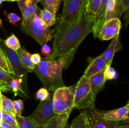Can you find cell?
Wrapping results in <instances>:
<instances>
[{
  "instance_id": "obj_48",
  "label": "cell",
  "mask_w": 129,
  "mask_h": 128,
  "mask_svg": "<svg viewBox=\"0 0 129 128\" xmlns=\"http://www.w3.org/2000/svg\"><path fill=\"white\" fill-rule=\"evenodd\" d=\"M1 25H2V21H1V20L0 19V26H1Z\"/></svg>"
},
{
  "instance_id": "obj_24",
  "label": "cell",
  "mask_w": 129,
  "mask_h": 128,
  "mask_svg": "<svg viewBox=\"0 0 129 128\" xmlns=\"http://www.w3.org/2000/svg\"><path fill=\"white\" fill-rule=\"evenodd\" d=\"M1 109L3 111L6 112L15 114L13 101L11 99L5 96L3 94H1Z\"/></svg>"
},
{
  "instance_id": "obj_1",
  "label": "cell",
  "mask_w": 129,
  "mask_h": 128,
  "mask_svg": "<svg viewBox=\"0 0 129 128\" xmlns=\"http://www.w3.org/2000/svg\"><path fill=\"white\" fill-rule=\"evenodd\" d=\"M96 20V16L86 11L80 20L71 25L58 22L54 29V44L50 55L44 60H55L71 50H76L87 35L93 31Z\"/></svg>"
},
{
  "instance_id": "obj_41",
  "label": "cell",
  "mask_w": 129,
  "mask_h": 128,
  "mask_svg": "<svg viewBox=\"0 0 129 128\" xmlns=\"http://www.w3.org/2000/svg\"><path fill=\"white\" fill-rule=\"evenodd\" d=\"M117 128H129V121H123Z\"/></svg>"
},
{
  "instance_id": "obj_12",
  "label": "cell",
  "mask_w": 129,
  "mask_h": 128,
  "mask_svg": "<svg viewBox=\"0 0 129 128\" xmlns=\"http://www.w3.org/2000/svg\"><path fill=\"white\" fill-rule=\"evenodd\" d=\"M89 64L83 75L86 79L100 72L107 67V63L101 55L93 58H89Z\"/></svg>"
},
{
  "instance_id": "obj_9",
  "label": "cell",
  "mask_w": 129,
  "mask_h": 128,
  "mask_svg": "<svg viewBox=\"0 0 129 128\" xmlns=\"http://www.w3.org/2000/svg\"><path fill=\"white\" fill-rule=\"evenodd\" d=\"M52 97L53 95L50 94L46 100L41 101L35 111L29 116L37 125L44 126L57 115L54 111Z\"/></svg>"
},
{
  "instance_id": "obj_5",
  "label": "cell",
  "mask_w": 129,
  "mask_h": 128,
  "mask_svg": "<svg viewBox=\"0 0 129 128\" xmlns=\"http://www.w3.org/2000/svg\"><path fill=\"white\" fill-rule=\"evenodd\" d=\"M95 97L91 90L88 79L82 76L76 87L74 109L83 112L95 107Z\"/></svg>"
},
{
  "instance_id": "obj_4",
  "label": "cell",
  "mask_w": 129,
  "mask_h": 128,
  "mask_svg": "<svg viewBox=\"0 0 129 128\" xmlns=\"http://www.w3.org/2000/svg\"><path fill=\"white\" fill-rule=\"evenodd\" d=\"M76 87V84L69 87H60L54 92L52 102L55 114H71L74 109Z\"/></svg>"
},
{
  "instance_id": "obj_51",
  "label": "cell",
  "mask_w": 129,
  "mask_h": 128,
  "mask_svg": "<svg viewBox=\"0 0 129 128\" xmlns=\"http://www.w3.org/2000/svg\"><path fill=\"white\" fill-rule=\"evenodd\" d=\"M17 128H18V127H17Z\"/></svg>"
},
{
  "instance_id": "obj_10",
  "label": "cell",
  "mask_w": 129,
  "mask_h": 128,
  "mask_svg": "<svg viewBox=\"0 0 129 128\" xmlns=\"http://www.w3.org/2000/svg\"><path fill=\"white\" fill-rule=\"evenodd\" d=\"M122 27V23L120 19L114 18L105 22L100 32L98 38L102 41H107L119 35Z\"/></svg>"
},
{
  "instance_id": "obj_42",
  "label": "cell",
  "mask_w": 129,
  "mask_h": 128,
  "mask_svg": "<svg viewBox=\"0 0 129 128\" xmlns=\"http://www.w3.org/2000/svg\"><path fill=\"white\" fill-rule=\"evenodd\" d=\"M0 57L3 58H4V59H8L7 56H6L5 52H4L3 50V49H2V48H1V45H0Z\"/></svg>"
},
{
  "instance_id": "obj_26",
  "label": "cell",
  "mask_w": 129,
  "mask_h": 128,
  "mask_svg": "<svg viewBox=\"0 0 129 128\" xmlns=\"http://www.w3.org/2000/svg\"><path fill=\"white\" fill-rule=\"evenodd\" d=\"M117 76H118L117 72L111 66H107V67L105 69L104 77L105 81L117 79Z\"/></svg>"
},
{
  "instance_id": "obj_29",
  "label": "cell",
  "mask_w": 129,
  "mask_h": 128,
  "mask_svg": "<svg viewBox=\"0 0 129 128\" xmlns=\"http://www.w3.org/2000/svg\"><path fill=\"white\" fill-rule=\"evenodd\" d=\"M15 77H16L13 74H8V73L3 71V70H0V81L7 84L8 86L11 80Z\"/></svg>"
},
{
  "instance_id": "obj_37",
  "label": "cell",
  "mask_w": 129,
  "mask_h": 128,
  "mask_svg": "<svg viewBox=\"0 0 129 128\" xmlns=\"http://www.w3.org/2000/svg\"><path fill=\"white\" fill-rule=\"evenodd\" d=\"M0 90L1 92H8L11 91V89H10V87L7 84L0 81Z\"/></svg>"
},
{
  "instance_id": "obj_36",
  "label": "cell",
  "mask_w": 129,
  "mask_h": 128,
  "mask_svg": "<svg viewBox=\"0 0 129 128\" xmlns=\"http://www.w3.org/2000/svg\"><path fill=\"white\" fill-rule=\"evenodd\" d=\"M85 114V113H84ZM82 128H91V125L90 121H89V117L88 115L85 114V117H84V124H83V127Z\"/></svg>"
},
{
  "instance_id": "obj_3",
  "label": "cell",
  "mask_w": 129,
  "mask_h": 128,
  "mask_svg": "<svg viewBox=\"0 0 129 128\" xmlns=\"http://www.w3.org/2000/svg\"><path fill=\"white\" fill-rule=\"evenodd\" d=\"M21 31L34 38L41 46L52 39L54 30H50L44 23L37 13L27 19H23Z\"/></svg>"
},
{
  "instance_id": "obj_28",
  "label": "cell",
  "mask_w": 129,
  "mask_h": 128,
  "mask_svg": "<svg viewBox=\"0 0 129 128\" xmlns=\"http://www.w3.org/2000/svg\"><path fill=\"white\" fill-rule=\"evenodd\" d=\"M84 117L85 114L84 112H81L78 117L75 118L72 122L69 128H82L83 124H84Z\"/></svg>"
},
{
  "instance_id": "obj_46",
  "label": "cell",
  "mask_w": 129,
  "mask_h": 128,
  "mask_svg": "<svg viewBox=\"0 0 129 128\" xmlns=\"http://www.w3.org/2000/svg\"><path fill=\"white\" fill-rule=\"evenodd\" d=\"M91 1L92 0H87V6H88V5H89L91 2Z\"/></svg>"
},
{
  "instance_id": "obj_18",
  "label": "cell",
  "mask_w": 129,
  "mask_h": 128,
  "mask_svg": "<svg viewBox=\"0 0 129 128\" xmlns=\"http://www.w3.org/2000/svg\"><path fill=\"white\" fill-rule=\"evenodd\" d=\"M19 58L20 61L23 65L24 67L26 69L28 72H33L34 69H35L36 65L33 63L31 60V55L30 53L26 51L25 48H20L17 51Z\"/></svg>"
},
{
  "instance_id": "obj_22",
  "label": "cell",
  "mask_w": 129,
  "mask_h": 128,
  "mask_svg": "<svg viewBox=\"0 0 129 128\" xmlns=\"http://www.w3.org/2000/svg\"><path fill=\"white\" fill-rule=\"evenodd\" d=\"M62 0H40V3L45 10L51 12L53 15L56 16Z\"/></svg>"
},
{
  "instance_id": "obj_35",
  "label": "cell",
  "mask_w": 129,
  "mask_h": 128,
  "mask_svg": "<svg viewBox=\"0 0 129 128\" xmlns=\"http://www.w3.org/2000/svg\"><path fill=\"white\" fill-rule=\"evenodd\" d=\"M31 60L33 63L37 65L42 61V58L40 56V54L36 53H34L31 55Z\"/></svg>"
},
{
  "instance_id": "obj_47",
  "label": "cell",
  "mask_w": 129,
  "mask_h": 128,
  "mask_svg": "<svg viewBox=\"0 0 129 128\" xmlns=\"http://www.w3.org/2000/svg\"><path fill=\"white\" fill-rule=\"evenodd\" d=\"M3 1H4V0H0V5H1V4L3 2Z\"/></svg>"
},
{
  "instance_id": "obj_7",
  "label": "cell",
  "mask_w": 129,
  "mask_h": 128,
  "mask_svg": "<svg viewBox=\"0 0 129 128\" xmlns=\"http://www.w3.org/2000/svg\"><path fill=\"white\" fill-rule=\"evenodd\" d=\"M3 50L5 52V55L7 56L8 60L10 62L11 67L12 69L13 74L16 77H19L22 79V90L26 95V98L29 97V91L27 86V75L28 72L26 70L22 65L19 58L17 51H14L8 48L6 45L3 43L0 44Z\"/></svg>"
},
{
  "instance_id": "obj_14",
  "label": "cell",
  "mask_w": 129,
  "mask_h": 128,
  "mask_svg": "<svg viewBox=\"0 0 129 128\" xmlns=\"http://www.w3.org/2000/svg\"><path fill=\"white\" fill-rule=\"evenodd\" d=\"M40 0H18L17 1L23 19H27L35 14L37 11V4Z\"/></svg>"
},
{
  "instance_id": "obj_27",
  "label": "cell",
  "mask_w": 129,
  "mask_h": 128,
  "mask_svg": "<svg viewBox=\"0 0 129 128\" xmlns=\"http://www.w3.org/2000/svg\"><path fill=\"white\" fill-rule=\"evenodd\" d=\"M102 0H92L91 2L88 5L86 10L89 14L96 16L98 8L100 5Z\"/></svg>"
},
{
  "instance_id": "obj_20",
  "label": "cell",
  "mask_w": 129,
  "mask_h": 128,
  "mask_svg": "<svg viewBox=\"0 0 129 128\" xmlns=\"http://www.w3.org/2000/svg\"><path fill=\"white\" fill-rule=\"evenodd\" d=\"M18 128H43L44 126L37 125L29 117L16 115Z\"/></svg>"
},
{
  "instance_id": "obj_21",
  "label": "cell",
  "mask_w": 129,
  "mask_h": 128,
  "mask_svg": "<svg viewBox=\"0 0 129 128\" xmlns=\"http://www.w3.org/2000/svg\"><path fill=\"white\" fill-rule=\"evenodd\" d=\"M22 84L23 80L22 79L19 77H15L11 81L10 84H9L11 91L15 94V96H16L18 94L23 97H26V95L22 90Z\"/></svg>"
},
{
  "instance_id": "obj_19",
  "label": "cell",
  "mask_w": 129,
  "mask_h": 128,
  "mask_svg": "<svg viewBox=\"0 0 129 128\" xmlns=\"http://www.w3.org/2000/svg\"><path fill=\"white\" fill-rule=\"evenodd\" d=\"M37 14L48 28H50L55 24L56 16L53 15L50 11L45 10H41L38 8Z\"/></svg>"
},
{
  "instance_id": "obj_6",
  "label": "cell",
  "mask_w": 129,
  "mask_h": 128,
  "mask_svg": "<svg viewBox=\"0 0 129 128\" xmlns=\"http://www.w3.org/2000/svg\"><path fill=\"white\" fill-rule=\"evenodd\" d=\"M87 8V0H64L62 13L59 22L71 25L80 20Z\"/></svg>"
},
{
  "instance_id": "obj_34",
  "label": "cell",
  "mask_w": 129,
  "mask_h": 128,
  "mask_svg": "<svg viewBox=\"0 0 129 128\" xmlns=\"http://www.w3.org/2000/svg\"><path fill=\"white\" fill-rule=\"evenodd\" d=\"M41 53L44 56H45V57H48L52 53V50L51 48L47 45V44H45L43 46H42V49H41Z\"/></svg>"
},
{
  "instance_id": "obj_8",
  "label": "cell",
  "mask_w": 129,
  "mask_h": 128,
  "mask_svg": "<svg viewBox=\"0 0 129 128\" xmlns=\"http://www.w3.org/2000/svg\"><path fill=\"white\" fill-rule=\"evenodd\" d=\"M84 112L89 116L100 118L110 121H129V105L128 104L125 106L111 110H101L95 107L87 109Z\"/></svg>"
},
{
  "instance_id": "obj_2",
  "label": "cell",
  "mask_w": 129,
  "mask_h": 128,
  "mask_svg": "<svg viewBox=\"0 0 129 128\" xmlns=\"http://www.w3.org/2000/svg\"><path fill=\"white\" fill-rule=\"evenodd\" d=\"M76 50L68 53L55 60H43L35 66L33 72L36 74L40 81L49 91L54 92L60 87L65 86L62 73L64 68L68 69L74 57Z\"/></svg>"
},
{
  "instance_id": "obj_13",
  "label": "cell",
  "mask_w": 129,
  "mask_h": 128,
  "mask_svg": "<svg viewBox=\"0 0 129 128\" xmlns=\"http://www.w3.org/2000/svg\"><path fill=\"white\" fill-rule=\"evenodd\" d=\"M122 48V45L120 40V35L112 39L110 44L108 46L105 51L101 55L107 63V66H111L115 54L118 50Z\"/></svg>"
},
{
  "instance_id": "obj_11",
  "label": "cell",
  "mask_w": 129,
  "mask_h": 128,
  "mask_svg": "<svg viewBox=\"0 0 129 128\" xmlns=\"http://www.w3.org/2000/svg\"><path fill=\"white\" fill-rule=\"evenodd\" d=\"M124 12L122 0H109L106 6L105 23L112 19H120Z\"/></svg>"
},
{
  "instance_id": "obj_23",
  "label": "cell",
  "mask_w": 129,
  "mask_h": 128,
  "mask_svg": "<svg viewBox=\"0 0 129 128\" xmlns=\"http://www.w3.org/2000/svg\"><path fill=\"white\" fill-rule=\"evenodd\" d=\"M3 43L8 48L14 50V51H17L21 48L18 38L14 34H12L11 36L6 38L3 41Z\"/></svg>"
},
{
  "instance_id": "obj_15",
  "label": "cell",
  "mask_w": 129,
  "mask_h": 128,
  "mask_svg": "<svg viewBox=\"0 0 129 128\" xmlns=\"http://www.w3.org/2000/svg\"><path fill=\"white\" fill-rule=\"evenodd\" d=\"M104 71L105 69L88 79L91 90L94 95H96L97 94L105 87L106 81L104 77Z\"/></svg>"
},
{
  "instance_id": "obj_45",
  "label": "cell",
  "mask_w": 129,
  "mask_h": 128,
  "mask_svg": "<svg viewBox=\"0 0 129 128\" xmlns=\"http://www.w3.org/2000/svg\"><path fill=\"white\" fill-rule=\"evenodd\" d=\"M1 94H2V93H1V91L0 90V107L1 108Z\"/></svg>"
},
{
  "instance_id": "obj_40",
  "label": "cell",
  "mask_w": 129,
  "mask_h": 128,
  "mask_svg": "<svg viewBox=\"0 0 129 128\" xmlns=\"http://www.w3.org/2000/svg\"><path fill=\"white\" fill-rule=\"evenodd\" d=\"M123 20L125 21V26H127L129 25V12L124 13Z\"/></svg>"
},
{
  "instance_id": "obj_16",
  "label": "cell",
  "mask_w": 129,
  "mask_h": 128,
  "mask_svg": "<svg viewBox=\"0 0 129 128\" xmlns=\"http://www.w3.org/2000/svg\"><path fill=\"white\" fill-rule=\"evenodd\" d=\"M88 116L90 121L91 128H117L119 125H121L123 122L110 121V120H105L100 119V118L89 116V115H88Z\"/></svg>"
},
{
  "instance_id": "obj_50",
  "label": "cell",
  "mask_w": 129,
  "mask_h": 128,
  "mask_svg": "<svg viewBox=\"0 0 129 128\" xmlns=\"http://www.w3.org/2000/svg\"><path fill=\"white\" fill-rule=\"evenodd\" d=\"M0 109H1V107H0Z\"/></svg>"
},
{
  "instance_id": "obj_44",
  "label": "cell",
  "mask_w": 129,
  "mask_h": 128,
  "mask_svg": "<svg viewBox=\"0 0 129 128\" xmlns=\"http://www.w3.org/2000/svg\"><path fill=\"white\" fill-rule=\"evenodd\" d=\"M18 1V0H4V1H8V2H14V1Z\"/></svg>"
},
{
  "instance_id": "obj_31",
  "label": "cell",
  "mask_w": 129,
  "mask_h": 128,
  "mask_svg": "<svg viewBox=\"0 0 129 128\" xmlns=\"http://www.w3.org/2000/svg\"><path fill=\"white\" fill-rule=\"evenodd\" d=\"M50 94L46 88H40L36 94V99L40 101H44L46 100L50 96Z\"/></svg>"
},
{
  "instance_id": "obj_39",
  "label": "cell",
  "mask_w": 129,
  "mask_h": 128,
  "mask_svg": "<svg viewBox=\"0 0 129 128\" xmlns=\"http://www.w3.org/2000/svg\"><path fill=\"white\" fill-rule=\"evenodd\" d=\"M122 3L125 9L124 13L129 12V0H122Z\"/></svg>"
},
{
  "instance_id": "obj_17",
  "label": "cell",
  "mask_w": 129,
  "mask_h": 128,
  "mask_svg": "<svg viewBox=\"0 0 129 128\" xmlns=\"http://www.w3.org/2000/svg\"><path fill=\"white\" fill-rule=\"evenodd\" d=\"M70 114H57L43 128H66Z\"/></svg>"
},
{
  "instance_id": "obj_33",
  "label": "cell",
  "mask_w": 129,
  "mask_h": 128,
  "mask_svg": "<svg viewBox=\"0 0 129 128\" xmlns=\"http://www.w3.org/2000/svg\"><path fill=\"white\" fill-rule=\"evenodd\" d=\"M14 110L16 115H21L23 109V102L21 100H16L13 101Z\"/></svg>"
},
{
  "instance_id": "obj_32",
  "label": "cell",
  "mask_w": 129,
  "mask_h": 128,
  "mask_svg": "<svg viewBox=\"0 0 129 128\" xmlns=\"http://www.w3.org/2000/svg\"><path fill=\"white\" fill-rule=\"evenodd\" d=\"M4 13L6 15L9 22L13 25H16V23L21 20V18L15 13H8L5 11Z\"/></svg>"
},
{
  "instance_id": "obj_43",
  "label": "cell",
  "mask_w": 129,
  "mask_h": 128,
  "mask_svg": "<svg viewBox=\"0 0 129 128\" xmlns=\"http://www.w3.org/2000/svg\"><path fill=\"white\" fill-rule=\"evenodd\" d=\"M3 121V110L0 109V123Z\"/></svg>"
},
{
  "instance_id": "obj_49",
  "label": "cell",
  "mask_w": 129,
  "mask_h": 128,
  "mask_svg": "<svg viewBox=\"0 0 129 128\" xmlns=\"http://www.w3.org/2000/svg\"><path fill=\"white\" fill-rule=\"evenodd\" d=\"M128 105H129V102H128Z\"/></svg>"
},
{
  "instance_id": "obj_30",
  "label": "cell",
  "mask_w": 129,
  "mask_h": 128,
  "mask_svg": "<svg viewBox=\"0 0 129 128\" xmlns=\"http://www.w3.org/2000/svg\"><path fill=\"white\" fill-rule=\"evenodd\" d=\"M0 70H2L8 74H13L12 69L8 59H4L0 57Z\"/></svg>"
},
{
  "instance_id": "obj_38",
  "label": "cell",
  "mask_w": 129,
  "mask_h": 128,
  "mask_svg": "<svg viewBox=\"0 0 129 128\" xmlns=\"http://www.w3.org/2000/svg\"><path fill=\"white\" fill-rule=\"evenodd\" d=\"M0 128H17V127L14 126V125L8 124L5 122L2 121L0 123Z\"/></svg>"
},
{
  "instance_id": "obj_25",
  "label": "cell",
  "mask_w": 129,
  "mask_h": 128,
  "mask_svg": "<svg viewBox=\"0 0 129 128\" xmlns=\"http://www.w3.org/2000/svg\"><path fill=\"white\" fill-rule=\"evenodd\" d=\"M3 121L18 127L16 119V114H11V113L3 111Z\"/></svg>"
}]
</instances>
